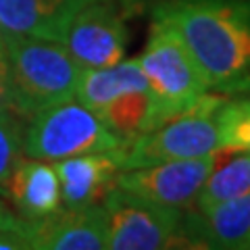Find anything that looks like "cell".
Wrapping results in <instances>:
<instances>
[{
  "label": "cell",
  "mask_w": 250,
  "mask_h": 250,
  "mask_svg": "<svg viewBox=\"0 0 250 250\" xmlns=\"http://www.w3.org/2000/svg\"><path fill=\"white\" fill-rule=\"evenodd\" d=\"M182 38L208 90L250 88V2L171 0L154 11Z\"/></svg>",
  "instance_id": "cell-1"
},
{
  "label": "cell",
  "mask_w": 250,
  "mask_h": 250,
  "mask_svg": "<svg viewBox=\"0 0 250 250\" xmlns=\"http://www.w3.org/2000/svg\"><path fill=\"white\" fill-rule=\"evenodd\" d=\"M9 62L11 111L23 119L48 106L75 98L82 67L57 40L31 36H4Z\"/></svg>",
  "instance_id": "cell-2"
},
{
  "label": "cell",
  "mask_w": 250,
  "mask_h": 250,
  "mask_svg": "<svg viewBox=\"0 0 250 250\" xmlns=\"http://www.w3.org/2000/svg\"><path fill=\"white\" fill-rule=\"evenodd\" d=\"M225 100L228 98L221 94L205 92L184 113L171 117L159 127L121 140L119 146L111 150L119 171L167 161L198 159L221 150L217 113Z\"/></svg>",
  "instance_id": "cell-3"
},
{
  "label": "cell",
  "mask_w": 250,
  "mask_h": 250,
  "mask_svg": "<svg viewBox=\"0 0 250 250\" xmlns=\"http://www.w3.org/2000/svg\"><path fill=\"white\" fill-rule=\"evenodd\" d=\"M138 62L146 75L148 92H150L146 131L184 113L202 94L208 92L205 77L182 38L161 19L152 21L150 36Z\"/></svg>",
  "instance_id": "cell-4"
},
{
  "label": "cell",
  "mask_w": 250,
  "mask_h": 250,
  "mask_svg": "<svg viewBox=\"0 0 250 250\" xmlns=\"http://www.w3.org/2000/svg\"><path fill=\"white\" fill-rule=\"evenodd\" d=\"M119 142L121 138L75 98L36 113L23 129V154L48 163L80 154L111 152Z\"/></svg>",
  "instance_id": "cell-5"
},
{
  "label": "cell",
  "mask_w": 250,
  "mask_h": 250,
  "mask_svg": "<svg viewBox=\"0 0 250 250\" xmlns=\"http://www.w3.org/2000/svg\"><path fill=\"white\" fill-rule=\"evenodd\" d=\"M108 250H161L179 240L184 213L115 188L103 202Z\"/></svg>",
  "instance_id": "cell-6"
},
{
  "label": "cell",
  "mask_w": 250,
  "mask_h": 250,
  "mask_svg": "<svg viewBox=\"0 0 250 250\" xmlns=\"http://www.w3.org/2000/svg\"><path fill=\"white\" fill-rule=\"evenodd\" d=\"M59 42L82 69H98L125 59L129 31L115 4L83 0L67 19Z\"/></svg>",
  "instance_id": "cell-7"
},
{
  "label": "cell",
  "mask_w": 250,
  "mask_h": 250,
  "mask_svg": "<svg viewBox=\"0 0 250 250\" xmlns=\"http://www.w3.org/2000/svg\"><path fill=\"white\" fill-rule=\"evenodd\" d=\"M217 152L198 156V159L167 161L119 171L117 188L188 213L196 207L198 192L215 165Z\"/></svg>",
  "instance_id": "cell-8"
},
{
  "label": "cell",
  "mask_w": 250,
  "mask_h": 250,
  "mask_svg": "<svg viewBox=\"0 0 250 250\" xmlns=\"http://www.w3.org/2000/svg\"><path fill=\"white\" fill-rule=\"evenodd\" d=\"M19 231L25 236L29 250H103L106 248L104 207H61L40 219H21Z\"/></svg>",
  "instance_id": "cell-9"
},
{
  "label": "cell",
  "mask_w": 250,
  "mask_h": 250,
  "mask_svg": "<svg viewBox=\"0 0 250 250\" xmlns=\"http://www.w3.org/2000/svg\"><path fill=\"white\" fill-rule=\"evenodd\" d=\"M179 240L200 242L205 248L250 250V194L208 210H188Z\"/></svg>",
  "instance_id": "cell-10"
},
{
  "label": "cell",
  "mask_w": 250,
  "mask_h": 250,
  "mask_svg": "<svg viewBox=\"0 0 250 250\" xmlns=\"http://www.w3.org/2000/svg\"><path fill=\"white\" fill-rule=\"evenodd\" d=\"M0 194L17 210V217L25 221L46 217L62 207L61 184L54 165L25 154L6 175Z\"/></svg>",
  "instance_id": "cell-11"
},
{
  "label": "cell",
  "mask_w": 250,
  "mask_h": 250,
  "mask_svg": "<svg viewBox=\"0 0 250 250\" xmlns=\"http://www.w3.org/2000/svg\"><path fill=\"white\" fill-rule=\"evenodd\" d=\"M61 184V202L65 208L103 205L117 188L119 167L111 152L80 154L52 163Z\"/></svg>",
  "instance_id": "cell-12"
},
{
  "label": "cell",
  "mask_w": 250,
  "mask_h": 250,
  "mask_svg": "<svg viewBox=\"0 0 250 250\" xmlns=\"http://www.w3.org/2000/svg\"><path fill=\"white\" fill-rule=\"evenodd\" d=\"M83 0H0V27L6 36L57 40Z\"/></svg>",
  "instance_id": "cell-13"
},
{
  "label": "cell",
  "mask_w": 250,
  "mask_h": 250,
  "mask_svg": "<svg viewBox=\"0 0 250 250\" xmlns=\"http://www.w3.org/2000/svg\"><path fill=\"white\" fill-rule=\"evenodd\" d=\"M138 90H148L146 75L138 59H123L108 67L82 69L75 88V100L98 115L115 98Z\"/></svg>",
  "instance_id": "cell-14"
},
{
  "label": "cell",
  "mask_w": 250,
  "mask_h": 250,
  "mask_svg": "<svg viewBox=\"0 0 250 250\" xmlns=\"http://www.w3.org/2000/svg\"><path fill=\"white\" fill-rule=\"evenodd\" d=\"M246 194H250V152L219 150L215 165L198 192L194 210H208Z\"/></svg>",
  "instance_id": "cell-15"
},
{
  "label": "cell",
  "mask_w": 250,
  "mask_h": 250,
  "mask_svg": "<svg viewBox=\"0 0 250 250\" xmlns=\"http://www.w3.org/2000/svg\"><path fill=\"white\" fill-rule=\"evenodd\" d=\"M221 150L250 152V98L225 100L217 113Z\"/></svg>",
  "instance_id": "cell-16"
},
{
  "label": "cell",
  "mask_w": 250,
  "mask_h": 250,
  "mask_svg": "<svg viewBox=\"0 0 250 250\" xmlns=\"http://www.w3.org/2000/svg\"><path fill=\"white\" fill-rule=\"evenodd\" d=\"M23 156V125L11 108H0V190L15 163Z\"/></svg>",
  "instance_id": "cell-17"
},
{
  "label": "cell",
  "mask_w": 250,
  "mask_h": 250,
  "mask_svg": "<svg viewBox=\"0 0 250 250\" xmlns=\"http://www.w3.org/2000/svg\"><path fill=\"white\" fill-rule=\"evenodd\" d=\"M0 108H11V83H9V62L4 48L0 44Z\"/></svg>",
  "instance_id": "cell-18"
},
{
  "label": "cell",
  "mask_w": 250,
  "mask_h": 250,
  "mask_svg": "<svg viewBox=\"0 0 250 250\" xmlns=\"http://www.w3.org/2000/svg\"><path fill=\"white\" fill-rule=\"evenodd\" d=\"M0 250H29V244L19 229H0Z\"/></svg>",
  "instance_id": "cell-19"
},
{
  "label": "cell",
  "mask_w": 250,
  "mask_h": 250,
  "mask_svg": "<svg viewBox=\"0 0 250 250\" xmlns=\"http://www.w3.org/2000/svg\"><path fill=\"white\" fill-rule=\"evenodd\" d=\"M21 228V217L11 213V208L0 200V229H19Z\"/></svg>",
  "instance_id": "cell-20"
},
{
  "label": "cell",
  "mask_w": 250,
  "mask_h": 250,
  "mask_svg": "<svg viewBox=\"0 0 250 250\" xmlns=\"http://www.w3.org/2000/svg\"><path fill=\"white\" fill-rule=\"evenodd\" d=\"M4 36H6V34H4V29H2V27H0V44H2V42H4Z\"/></svg>",
  "instance_id": "cell-21"
}]
</instances>
